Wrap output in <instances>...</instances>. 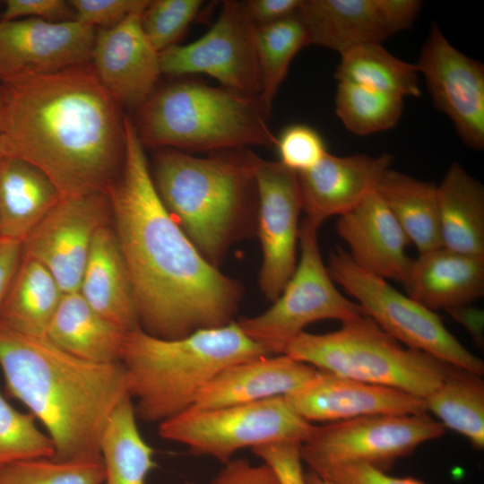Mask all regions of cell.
Segmentation results:
<instances>
[{"label": "cell", "instance_id": "obj_1", "mask_svg": "<svg viewBox=\"0 0 484 484\" xmlns=\"http://www.w3.org/2000/svg\"><path fill=\"white\" fill-rule=\"evenodd\" d=\"M125 125L124 165L107 194L140 328L155 337L177 339L231 323L242 298L241 284L211 264L172 219L127 117Z\"/></svg>", "mask_w": 484, "mask_h": 484}, {"label": "cell", "instance_id": "obj_2", "mask_svg": "<svg viewBox=\"0 0 484 484\" xmlns=\"http://www.w3.org/2000/svg\"><path fill=\"white\" fill-rule=\"evenodd\" d=\"M1 83L4 155L39 169L61 198L107 194L125 161V116L91 63Z\"/></svg>", "mask_w": 484, "mask_h": 484}, {"label": "cell", "instance_id": "obj_3", "mask_svg": "<svg viewBox=\"0 0 484 484\" xmlns=\"http://www.w3.org/2000/svg\"><path fill=\"white\" fill-rule=\"evenodd\" d=\"M0 367L8 393L47 429L52 458L102 461L104 428L129 394L121 362L88 361L0 324Z\"/></svg>", "mask_w": 484, "mask_h": 484}, {"label": "cell", "instance_id": "obj_4", "mask_svg": "<svg viewBox=\"0 0 484 484\" xmlns=\"http://www.w3.org/2000/svg\"><path fill=\"white\" fill-rule=\"evenodd\" d=\"M165 208L200 254L217 267L257 212L251 151H216L205 158L159 151L151 175Z\"/></svg>", "mask_w": 484, "mask_h": 484}, {"label": "cell", "instance_id": "obj_5", "mask_svg": "<svg viewBox=\"0 0 484 484\" xmlns=\"http://www.w3.org/2000/svg\"><path fill=\"white\" fill-rule=\"evenodd\" d=\"M269 355L232 321L177 339L155 337L139 327L126 333L120 362L136 418L160 424L192 408L223 369Z\"/></svg>", "mask_w": 484, "mask_h": 484}, {"label": "cell", "instance_id": "obj_6", "mask_svg": "<svg viewBox=\"0 0 484 484\" xmlns=\"http://www.w3.org/2000/svg\"><path fill=\"white\" fill-rule=\"evenodd\" d=\"M271 110L260 96L184 79L154 90L133 124L143 147L197 151L272 147L276 137L268 125Z\"/></svg>", "mask_w": 484, "mask_h": 484}, {"label": "cell", "instance_id": "obj_7", "mask_svg": "<svg viewBox=\"0 0 484 484\" xmlns=\"http://www.w3.org/2000/svg\"><path fill=\"white\" fill-rule=\"evenodd\" d=\"M283 354L315 368L426 398L454 366L397 341L367 315L326 333L302 332Z\"/></svg>", "mask_w": 484, "mask_h": 484}, {"label": "cell", "instance_id": "obj_8", "mask_svg": "<svg viewBox=\"0 0 484 484\" xmlns=\"http://www.w3.org/2000/svg\"><path fill=\"white\" fill-rule=\"evenodd\" d=\"M326 266L333 281L392 338L449 365L483 375L482 359L447 330L435 311L402 294L387 280L359 268L341 246L330 252Z\"/></svg>", "mask_w": 484, "mask_h": 484}, {"label": "cell", "instance_id": "obj_9", "mask_svg": "<svg viewBox=\"0 0 484 484\" xmlns=\"http://www.w3.org/2000/svg\"><path fill=\"white\" fill-rule=\"evenodd\" d=\"M315 426L297 414L284 396L214 409L190 408L160 424L163 439L191 454L227 463L238 450L275 442L306 441Z\"/></svg>", "mask_w": 484, "mask_h": 484}, {"label": "cell", "instance_id": "obj_10", "mask_svg": "<svg viewBox=\"0 0 484 484\" xmlns=\"http://www.w3.org/2000/svg\"><path fill=\"white\" fill-rule=\"evenodd\" d=\"M317 230L302 220L300 258L281 293L265 312L236 321L245 334L270 355L283 354L288 344L311 323L325 319L344 323L365 315L336 288L321 257Z\"/></svg>", "mask_w": 484, "mask_h": 484}, {"label": "cell", "instance_id": "obj_11", "mask_svg": "<svg viewBox=\"0 0 484 484\" xmlns=\"http://www.w3.org/2000/svg\"><path fill=\"white\" fill-rule=\"evenodd\" d=\"M445 428L428 413L372 415L315 426L301 444L302 461L312 467L356 461L385 471L425 442L444 435Z\"/></svg>", "mask_w": 484, "mask_h": 484}, {"label": "cell", "instance_id": "obj_12", "mask_svg": "<svg viewBox=\"0 0 484 484\" xmlns=\"http://www.w3.org/2000/svg\"><path fill=\"white\" fill-rule=\"evenodd\" d=\"M255 30L242 1H224L217 21L203 36L190 44L174 45L160 52L161 73H206L227 89L260 96L263 84Z\"/></svg>", "mask_w": 484, "mask_h": 484}, {"label": "cell", "instance_id": "obj_13", "mask_svg": "<svg viewBox=\"0 0 484 484\" xmlns=\"http://www.w3.org/2000/svg\"><path fill=\"white\" fill-rule=\"evenodd\" d=\"M257 188V233L263 252L261 290L274 301L297 266L299 215L302 211L298 173L280 161L251 151Z\"/></svg>", "mask_w": 484, "mask_h": 484}, {"label": "cell", "instance_id": "obj_14", "mask_svg": "<svg viewBox=\"0 0 484 484\" xmlns=\"http://www.w3.org/2000/svg\"><path fill=\"white\" fill-rule=\"evenodd\" d=\"M110 220L106 193L63 197L22 242V255L45 265L63 293L79 291L95 234Z\"/></svg>", "mask_w": 484, "mask_h": 484}, {"label": "cell", "instance_id": "obj_15", "mask_svg": "<svg viewBox=\"0 0 484 484\" xmlns=\"http://www.w3.org/2000/svg\"><path fill=\"white\" fill-rule=\"evenodd\" d=\"M434 106L470 148H484V66L455 48L432 23L416 64Z\"/></svg>", "mask_w": 484, "mask_h": 484}, {"label": "cell", "instance_id": "obj_16", "mask_svg": "<svg viewBox=\"0 0 484 484\" xmlns=\"http://www.w3.org/2000/svg\"><path fill=\"white\" fill-rule=\"evenodd\" d=\"M96 29L77 20L0 22V82L90 64Z\"/></svg>", "mask_w": 484, "mask_h": 484}, {"label": "cell", "instance_id": "obj_17", "mask_svg": "<svg viewBox=\"0 0 484 484\" xmlns=\"http://www.w3.org/2000/svg\"><path fill=\"white\" fill-rule=\"evenodd\" d=\"M284 399L297 414L311 423H332L372 415L428 413L423 398L319 369L306 385Z\"/></svg>", "mask_w": 484, "mask_h": 484}, {"label": "cell", "instance_id": "obj_18", "mask_svg": "<svg viewBox=\"0 0 484 484\" xmlns=\"http://www.w3.org/2000/svg\"><path fill=\"white\" fill-rule=\"evenodd\" d=\"M143 12L108 29H96L91 65L107 91L122 108H138L155 90L160 53L141 26Z\"/></svg>", "mask_w": 484, "mask_h": 484}, {"label": "cell", "instance_id": "obj_19", "mask_svg": "<svg viewBox=\"0 0 484 484\" xmlns=\"http://www.w3.org/2000/svg\"><path fill=\"white\" fill-rule=\"evenodd\" d=\"M393 156L327 152L312 169L298 173L305 220L319 229L328 218L346 213L375 190Z\"/></svg>", "mask_w": 484, "mask_h": 484}, {"label": "cell", "instance_id": "obj_20", "mask_svg": "<svg viewBox=\"0 0 484 484\" xmlns=\"http://www.w3.org/2000/svg\"><path fill=\"white\" fill-rule=\"evenodd\" d=\"M336 231L359 268L404 281L412 261L406 253L410 241L376 189L339 217Z\"/></svg>", "mask_w": 484, "mask_h": 484}, {"label": "cell", "instance_id": "obj_21", "mask_svg": "<svg viewBox=\"0 0 484 484\" xmlns=\"http://www.w3.org/2000/svg\"><path fill=\"white\" fill-rule=\"evenodd\" d=\"M317 370L286 354L237 363L220 372L192 408L214 409L285 396L306 385Z\"/></svg>", "mask_w": 484, "mask_h": 484}, {"label": "cell", "instance_id": "obj_22", "mask_svg": "<svg viewBox=\"0 0 484 484\" xmlns=\"http://www.w3.org/2000/svg\"><path fill=\"white\" fill-rule=\"evenodd\" d=\"M407 295L427 308L452 312L484 293V255L445 247L419 254L403 281Z\"/></svg>", "mask_w": 484, "mask_h": 484}, {"label": "cell", "instance_id": "obj_23", "mask_svg": "<svg viewBox=\"0 0 484 484\" xmlns=\"http://www.w3.org/2000/svg\"><path fill=\"white\" fill-rule=\"evenodd\" d=\"M79 292L101 316L125 332L139 328L127 265L113 223L93 238Z\"/></svg>", "mask_w": 484, "mask_h": 484}, {"label": "cell", "instance_id": "obj_24", "mask_svg": "<svg viewBox=\"0 0 484 484\" xmlns=\"http://www.w3.org/2000/svg\"><path fill=\"white\" fill-rule=\"evenodd\" d=\"M297 17L308 45L330 48L340 55L389 38L375 0H302Z\"/></svg>", "mask_w": 484, "mask_h": 484}, {"label": "cell", "instance_id": "obj_25", "mask_svg": "<svg viewBox=\"0 0 484 484\" xmlns=\"http://www.w3.org/2000/svg\"><path fill=\"white\" fill-rule=\"evenodd\" d=\"M60 199L39 169L14 157L0 159L1 238L23 242Z\"/></svg>", "mask_w": 484, "mask_h": 484}, {"label": "cell", "instance_id": "obj_26", "mask_svg": "<svg viewBox=\"0 0 484 484\" xmlns=\"http://www.w3.org/2000/svg\"><path fill=\"white\" fill-rule=\"evenodd\" d=\"M127 332L97 313L79 291L64 293L46 338L80 359L96 363L120 362Z\"/></svg>", "mask_w": 484, "mask_h": 484}, {"label": "cell", "instance_id": "obj_27", "mask_svg": "<svg viewBox=\"0 0 484 484\" xmlns=\"http://www.w3.org/2000/svg\"><path fill=\"white\" fill-rule=\"evenodd\" d=\"M442 246L484 255V187L459 163L437 186Z\"/></svg>", "mask_w": 484, "mask_h": 484}, {"label": "cell", "instance_id": "obj_28", "mask_svg": "<svg viewBox=\"0 0 484 484\" xmlns=\"http://www.w3.org/2000/svg\"><path fill=\"white\" fill-rule=\"evenodd\" d=\"M376 190L419 254L442 246L436 185L389 169Z\"/></svg>", "mask_w": 484, "mask_h": 484}, {"label": "cell", "instance_id": "obj_29", "mask_svg": "<svg viewBox=\"0 0 484 484\" xmlns=\"http://www.w3.org/2000/svg\"><path fill=\"white\" fill-rule=\"evenodd\" d=\"M63 294L45 265L22 255L0 309V324L26 335L46 338Z\"/></svg>", "mask_w": 484, "mask_h": 484}, {"label": "cell", "instance_id": "obj_30", "mask_svg": "<svg viewBox=\"0 0 484 484\" xmlns=\"http://www.w3.org/2000/svg\"><path fill=\"white\" fill-rule=\"evenodd\" d=\"M136 419L128 394L112 412L101 436L103 484H145L155 468L154 450L142 436Z\"/></svg>", "mask_w": 484, "mask_h": 484}, {"label": "cell", "instance_id": "obj_31", "mask_svg": "<svg viewBox=\"0 0 484 484\" xmlns=\"http://www.w3.org/2000/svg\"><path fill=\"white\" fill-rule=\"evenodd\" d=\"M427 411L465 436L474 447H484V383L481 376L454 367L443 383L424 398Z\"/></svg>", "mask_w": 484, "mask_h": 484}, {"label": "cell", "instance_id": "obj_32", "mask_svg": "<svg viewBox=\"0 0 484 484\" xmlns=\"http://www.w3.org/2000/svg\"><path fill=\"white\" fill-rule=\"evenodd\" d=\"M416 64L402 60L382 43H368L341 55L334 77L367 88L402 97H419Z\"/></svg>", "mask_w": 484, "mask_h": 484}, {"label": "cell", "instance_id": "obj_33", "mask_svg": "<svg viewBox=\"0 0 484 484\" xmlns=\"http://www.w3.org/2000/svg\"><path fill=\"white\" fill-rule=\"evenodd\" d=\"M402 97L340 81L335 112L346 129L363 136L394 127L403 111Z\"/></svg>", "mask_w": 484, "mask_h": 484}, {"label": "cell", "instance_id": "obj_34", "mask_svg": "<svg viewBox=\"0 0 484 484\" xmlns=\"http://www.w3.org/2000/svg\"><path fill=\"white\" fill-rule=\"evenodd\" d=\"M255 45L263 84L260 97L272 109L293 57L308 45L307 35L296 14L272 24L255 27Z\"/></svg>", "mask_w": 484, "mask_h": 484}, {"label": "cell", "instance_id": "obj_35", "mask_svg": "<svg viewBox=\"0 0 484 484\" xmlns=\"http://www.w3.org/2000/svg\"><path fill=\"white\" fill-rule=\"evenodd\" d=\"M102 461L38 458L0 469V484H103Z\"/></svg>", "mask_w": 484, "mask_h": 484}, {"label": "cell", "instance_id": "obj_36", "mask_svg": "<svg viewBox=\"0 0 484 484\" xmlns=\"http://www.w3.org/2000/svg\"><path fill=\"white\" fill-rule=\"evenodd\" d=\"M55 445L30 413L15 410L0 393V469L13 462L51 458Z\"/></svg>", "mask_w": 484, "mask_h": 484}, {"label": "cell", "instance_id": "obj_37", "mask_svg": "<svg viewBox=\"0 0 484 484\" xmlns=\"http://www.w3.org/2000/svg\"><path fill=\"white\" fill-rule=\"evenodd\" d=\"M201 0H152L141 14L143 31L160 53L176 45L199 13Z\"/></svg>", "mask_w": 484, "mask_h": 484}, {"label": "cell", "instance_id": "obj_38", "mask_svg": "<svg viewBox=\"0 0 484 484\" xmlns=\"http://www.w3.org/2000/svg\"><path fill=\"white\" fill-rule=\"evenodd\" d=\"M280 162L300 173L315 166L328 152L320 134L309 125H290L276 137Z\"/></svg>", "mask_w": 484, "mask_h": 484}, {"label": "cell", "instance_id": "obj_39", "mask_svg": "<svg viewBox=\"0 0 484 484\" xmlns=\"http://www.w3.org/2000/svg\"><path fill=\"white\" fill-rule=\"evenodd\" d=\"M310 471L333 484H425L411 477L390 476L369 463L356 461L320 463Z\"/></svg>", "mask_w": 484, "mask_h": 484}, {"label": "cell", "instance_id": "obj_40", "mask_svg": "<svg viewBox=\"0 0 484 484\" xmlns=\"http://www.w3.org/2000/svg\"><path fill=\"white\" fill-rule=\"evenodd\" d=\"M150 0H71L75 19L95 29L116 26L134 13L143 12Z\"/></svg>", "mask_w": 484, "mask_h": 484}, {"label": "cell", "instance_id": "obj_41", "mask_svg": "<svg viewBox=\"0 0 484 484\" xmlns=\"http://www.w3.org/2000/svg\"><path fill=\"white\" fill-rule=\"evenodd\" d=\"M299 442H275L252 448L273 471L279 484H307Z\"/></svg>", "mask_w": 484, "mask_h": 484}, {"label": "cell", "instance_id": "obj_42", "mask_svg": "<svg viewBox=\"0 0 484 484\" xmlns=\"http://www.w3.org/2000/svg\"><path fill=\"white\" fill-rule=\"evenodd\" d=\"M0 22L36 18L50 22L76 20L69 1L64 0H6Z\"/></svg>", "mask_w": 484, "mask_h": 484}, {"label": "cell", "instance_id": "obj_43", "mask_svg": "<svg viewBox=\"0 0 484 484\" xmlns=\"http://www.w3.org/2000/svg\"><path fill=\"white\" fill-rule=\"evenodd\" d=\"M184 484H196L186 481ZM210 484H279L272 469L262 462L252 463L247 459H231L212 480Z\"/></svg>", "mask_w": 484, "mask_h": 484}, {"label": "cell", "instance_id": "obj_44", "mask_svg": "<svg viewBox=\"0 0 484 484\" xmlns=\"http://www.w3.org/2000/svg\"><path fill=\"white\" fill-rule=\"evenodd\" d=\"M381 23L390 37L410 29L417 19L419 0H375Z\"/></svg>", "mask_w": 484, "mask_h": 484}, {"label": "cell", "instance_id": "obj_45", "mask_svg": "<svg viewBox=\"0 0 484 484\" xmlns=\"http://www.w3.org/2000/svg\"><path fill=\"white\" fill-rule=\"evenodd\" d=\"M302 0H246L244 11L255 27L272 24L297 14Z\"/></svg>", "mask_w": 484, "mask_h": 484}, {"label": "cell", "instance_id": "obj_46", "mask_svg": "<svg viewBox=\"0 0 484 484\" xmlns=\"http://www.w3.org/2000/svg\"><path fill=\"white\" fill-rule=\"evenodd\" d=\"M22 257V242L0 238V309Z\"/></svg>", "mask_w": 484, "mask_h": 484}, {"label": "cell", "instance_id": "obj_47", "mask_svg": "<svg viewBox=\"0 0 484 484\" xmlns=\"http://www.w3.org/2000/svg\"><path fill=\"white\" fill-rule=\"evenodd\" d=\"M306 481L307 484H333L330 481H327L319 476H317L315 473L309 471L307 473H305Z\"/></svg>", "mask_w": 484, "mask_h": 484}, {"label": "cell", "instance_id": "obj_48", "mask_svg": "<svg viewBox=\"0 0 484 484\" xmlns=\"http://www.w3.org/2000/svg\"><path fill=\"white\" fill-rule=\"evenodd\" d=\"M4 110H5L4 99L2 89L0 87V133H2L3 126H4Z\"/></svg>", "mask_w": 484, "mask_h": 484}, {"label": "cell", "instance_id": "obj_49", "mask_svg": "<svg viewBox=\"0 0 484 484\" xmlns=\"http://www.w3.org/2000/svg\"><path fill=\"white\" fill-rule=\"evenodd\" d=\"M4 147H3V138H2V134L0 133V159L2 157H4Z\"/></svg>", "mask_w": 484, "mask_h": 484}]
</instances>
